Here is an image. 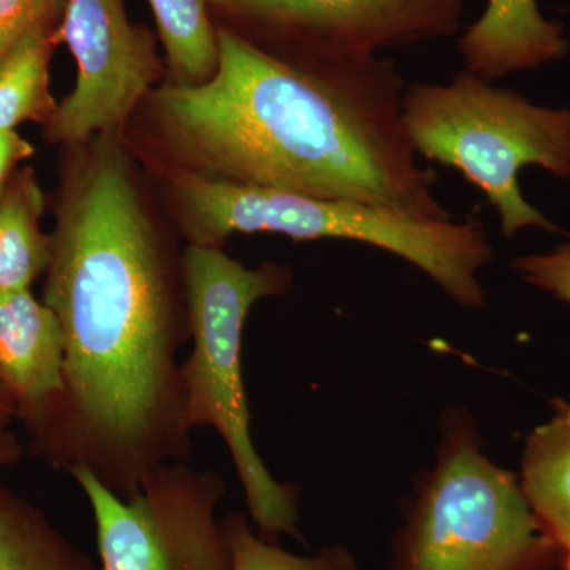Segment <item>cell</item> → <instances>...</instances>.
Returning a JSON list of instances; mask_svg holds the SVG:
<instances>
[{
    "instance_id": "1",
    "label": "cell",
    "mask_w": 570,
    "mask_h": 570,
    "mask_svg": "<svg viewBox=\"0 0 570 570\" xmlns=\"http://www.w3.org/2000/svg\"><path fill=\"white\" fill-rule=\"evenodd\" d=\"M43 302L63 336V393L36 423L52 461L130 498L193 455L178 352L190 340L183 266L170 255L115 134L70 179Z\"/></svg>"
},
{
    "instance_id": "2",
    "label": "cell",
    "mask_w": 570,
    "mask_h": 570,
    "mask_svg": "<svg viewBox=\"0 0 570 570\" xmlns=\"http://www.w3.org/2000/svg\"><path fill=\"white\" fill-rule=\"evenodd\" d=\"M216 71L154 94L165 141L193 174L245 186L450 219L438 171L403 124L390 59L298 62L217 28Z\"/></svg>"
},
{
    "instance_id": "3",
    "label": "cell",
    "mask_w": 570,
    "mask_h": 570,
    "mask_svg": "<svg viewBox=\"0 0 570 570\" xmlns=\"http://www.w3.org/2000/svg\"><path fill=\"white\" fill-rule=\"evenodd\" d=\"M176 198L190 245L219 247L235 234L362 243L417 266L456 305L471 309L485 306L479 273L494 253L485 227L475 217L431 219L379 206L220 181L193 171L178 179Z\"/></svg>"
},
{
    "instance_id": "4",
    "label": "cell",
    "mask_w": 570,
    "mask_h": 570,
    "mask_svg": "<svg viewBox=\"0 0 570 570\" xmlns=\"http://www.w3.org/2000/svg\"><path fill=\"white\" fill-rule=\"evenodd\" d=\"M183 276L193 340V352L181 363L187 425L213 428L223 439L262 538L299 539L296 489L273 478L250 436L242 355L250 309L287 291L291 272L273 264L249 268L220 247L189 245Z\"/></svg>"
},
{
    "instance_id": "5",
    "label": "cell",
    "mask_w": 570,
    "mask_h": 570,
    "mask_svg": "<svg viewBox=\"0 0 570 570\" xmlns=\"http://www.w3.org/2000/svg\"><path fill=\"white\" fill-rule=\"evenodd\" d=\"M403 124L419 157L455 168L485 194L504 238L524 228L561 234L521 194L520 171L570 178V108L540 107L464 69L449 85L404 89Z\"/></svg>"
},
{
    "instance_id": "6",
    "label": "cell",
    "mask_w": 570,
    "mask_h": 570,
    "mask_svg": "<svg viewBox=\"0 0 570 570\" xmlns=\"http://www.w3.org/2000/svg\"><path fill=\"white\" fill-rule=\"evenodd\" d=\"M560 558L519 478L487 459L469 420H448L436 466L397 534L392 570H549Z\"/></svg>"
},
{
    "instance_id": "7",
    "label": "cell",
    "mask_w": 570,
    "mask_h": 570,
    "mask_svg": "<svg viewBox=\"0 0 570 570\" xmlns=\"http://www.w3.org/2000/svg\"><path fill=\"white\" fill-rule=\"evenodd\" d=\"M71 478L91 505L102 570H234L217 509L227 493L217 472L186 461L153 471L122 498L75 469Z\"/></svg>"
},
{
    "instance_id": "8",
    "label": "cell",
    "mask_w": 570,
    "mask_h": 570,
    "mask_svg": "<svg viewBox=\"0 0 570 570\" xmlns=\"http://www.w3.org/2000/svg\"><path fill=\"white\" fill-rule=\"evenodd\" d=\"M52 40L77 62L73 91L50 118L55 140L78 145L116 132L159 77L153 33L129 20L124 0H67Z\"/></svg>"
},
{
    "instance_id": "9",
    "label": "cell",
    "mask_w": 570,
    "mask_h": 570,
    "mask_svg": "<svg viewBox=\"0 0 570 570\" xmlns=\"http://www.w3.org/2000/svg\"><path fill=\"white\" fill-rule=\"evenodd\" d=\"M461 17L463 0H296L272 28L305 41L317 59H370L449 39Z\"/></svg>"
},
{
    "instance_id": "10",
    "label": "cell",
    "mask_w": 570,
    "mask_h": 570,
    "mask_svg": "<svg viewBox=\"0 0 570 570\" xmlns=\"http://www.w3.org/2000/svg\"><path fill=\"white\" fill-rule=\"evenodd\" d=\"M0 384L32 425L63 393L61 324L31 288L0 292Z\"/></svg>"
},
{
    "instance_id": "11",
    "label": "cell",
    "mask_w": 570,
    "mask_h": 570,
    "mask_svg": "<svg viewBox=\"0 0 570 570\" xmlns=\"http://www.w3.org/2000/svg\"><path fill=\"white\" fill-rule=\"evenodd\" d=\"M569 51L561 22L547 20L538 0H489L459 40L464 69L490 82L561 61Z\"/></svg>"
},
{
    "instance_id": "12",
    "label": "cell",
    "mask_w": 570,
    "mask_h": 570,
    "mask_svg": "<svg viewBox=\"0 0 570 570\" xmlns=\"http://www.w3.org/2000/svg\"><path fill=\"white\" fill-rule=\"evenodd\" d=\"M520 485L540 527L562 547L570 543V403L554 400L549 422L528 436Z\"/></svg>"
},
{
    "instance_id": "13",
    "label": "cell",
    "mask_w": 570,
    "mask_h": 570,
    "mask_svg": "<svg viewBox=\"0 0 570 570\" xmlns=\"http://www.w3.org/2000/svg\"><path fill=\"white\" fill-rule=\"evenodd\" d=\"M43 195L31 174L0 190V292L28 291L47 272L51 238L41 234Z\"/></svg>"
},
{
    "instance_id": "14",
    "label": "cell",
    "mask_w": 570,
    "mask_h": 570,
    "mask_svg": "<svg viewBox=\"0 0 570 570\" xmlns=\"http://www.w3.org/2000/svg\"><path fill=\"white\" fill-rule=\"evenodd\" d=\"M50 28L32 29L0 62V130L29 119L51 118L50 56L55 40Z\"/></svg>"
},
{
    "instance_id": "15",
    "label": "cell",
    "mask_w": 570,
    "mask_h": 570,
    "mask_svg": "<svg viewBox=\"0 0 570 570\" xmlns=\"http://www.w3.org/2000/svg\"><path fill=\"white\" fill-rule=\"evenodd\" d=\"M176 85H200L219 59L217 28L206 0H148Z\"/></svg>"
},
{
    "instance_id": "16",
    "label": "cell",
    "mask_w": 570,
    "mask_h": 570,
    "mask_svg": "<svg viewBox=\"0 0 570 570\" xmlns=\"http://www.w3.org/2000/svg\"><path fill=\"white\" fill-rule=\"evenodd\" d=\"M0 570H92V564L0 487Z\"/></svg>"
},
{
    "instance_id": "17",
    "label": "cell",
    "mask_w": 570,
    "mask_h": 570,
    "mask_svg": "<svg viewBox=\"0 0 570 570\" xmlns=\"http://www.w3.org/2000/svg\"><path fill=\"white\" fill-rule=\"evenodd\" d=\"M230 542L234 570H358L355 558L344 547H326L314 557L288 553L272 540L254 534L242 513L224 520Z\"/></svg>"
},
{
    "instance_id": "18",
    "label": "cell",
    "mask_w": 570,
    "mask_h": 570,
    "mask_svg": "<svg viewBox=\"0 0 570 570\" xmlns=\"http://www.w3.org/2000/svg\"><path fill=\"white\" fill-rule=\"evenodd\" d=\"M67 0H0V62L32 29L62 13Z\"/></svg>"
},
{
    "instance_id": "19",
    "label": "cell",
    "mask_w": 570,
    "mask_h": 570,
    "mask_svg": "<svg viewBox=\"0 0 570 570\" xmlns=\"http://www.w3.org/2000/svg\"><path fill=\"white\" fill-rule=\"evenodd\" d=\"M512 266L521 279L570 305V245L546 254L521 255Z\"/></svg>"
},
{
    "instance_id": "20",
    "label": "cell",
    "mask_w": 570,
    "mask_h": 570,
    "mask_svg": "<svg viewBox=\"0 0 570 570\" xmlns=\"http://www.w3.org/2000/svg\"><path fill=\"white\" fill-rule=\"evenodd\" d=\"M235 17L272 28L296 0H206Z\"/></svg>"
},
{
    "instance_id": "21",
    "label": "cell",
    "mask_w": 570,
    "mask_h": 570,
    "mask_svg": "<svg viewBox=\"0 0 570 570\" xmlns=\"http://www.w3.org/2000/svg\"><path fill=\"white\" fill-rule=\"evenodd\" d=\"M32 154L33 146L17 130H0V190L9 183L14 165L28 159Z\"/></svg>"
},
{
    "instance_id": "22",
    "label": "cell",
    "mask_w": 570,
    "mask_h": 570,
    "mask_svg": "<svg viewBox=\"0 0 570 570\" xmlns=\"http://www.w3.org/2000/svg\"><path fill=\"white\" fill-rule=\"evenodd\" d=\"M21 456V445L9 430L0 431V469L10 466Z\"/></svg>"
},
{
    "instance_id": "23",
    "label": "cell",
    "mask_w": 570,
    "mask_h": 570,
    "mask_svg": "<svg viewBox=\"0 0 570 570\" xmlns=\"http://www.w3.org/2000/svg\"><path fill=\"white\" fill-rule=\"evenodd\" d=\"M18 415H20V412H18L17 403L7 392V389L0 384V431L9 430L11 420L18 417Z\"/></svg>"
},
{
    "instance_id": "24",
    "label": "cell",
    "mask_w": 570,
    "mask_h": 570,
    "mask_svg": "<svg viewBox=\"0 0 570 570\" xmlns=\"http://www.w3.org/2000/svg\"><path fill=\"white\" fill-rule=\"evenodd\" d=\"M560 564L562 569L570 570V543L561 549Z\"/></svg>"
}]
</instances>
